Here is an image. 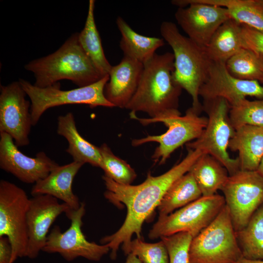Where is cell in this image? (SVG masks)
I'll list each match as a JSON object with an SVG mask.
<instances>
[{"label": "cell", "mask_w": 263, "mask_h": 263, "mask_svg": "<svg viewBox=\"0 0 263 263\" xmlns=\"http://www.w3.org/2000/svg\"><path fill=\"white\" fill-rule=\"evenodd\" d=\"M203 153L199 150L188 149L187 155L179 163L160 175L153 176L149 173L146 179L138 185L120 184L105 175L102 176L106 188L104 193L105 198L117 207L125 206L127 210L126 219L120 228L101 240V244H107L111 250L112 259L116 258L121 244L122 249L129 245L134 234L141 238L144 221L158 207L171 185L189 171Z\"/></svg>", "instance_id": "cell-1"}, {"label": "cell", "mask_w": 263, "mask_h": 263, "mask_svg": "<svg viewBox=\"0 0 263 263\" xmlns=\"http://www.w3.org/2000/svg\"><path fill=\"white\" fill-rule=\"evenodd\" d=\"M173 53L156 54L144 64L137 90L126 107L132 113L143 112L154 118L178 109L182 88L175 81Z\"/></svg>", "instance_id": "cell-2"}, {"label": "cell", "mask_w": 263, "mask_h": 263, "mask_svg": "<svg viewBox=\"0 0 263 263\" xmlns=\"http://www.w3.org/2000/svg\"><path fill=\"white\" fill-rule=\"evenodd\" d=\"M78 35L73 34L56 52L25 65V69L34 75L35 86L45 88L67 79L82 87L103 77L82 49Z\"/></svg>", "instance_id": "cell-3"}, {"label": "cell", "mask_w": 263, "mask_h": 263, "mask_svg": "<svg viewBox=\"0 0 263 263\" xmlns=\"http://www.w3.org/2000/svg\"><path fill=\"white\" fill-rule=\"evenodd\" d=\"M160 33L173 50L174 78L191 96L192 108L199 113L202 108L199 99V90L207 77L211 61L205 48L182 35L173 22L163 21L160 26Z\"/></svg>", "instance_id": "cell-4"}, {"label": "cell", "mask_w": 263, "mask_h": 263, "mask_svg": "<svg viewBox=\"0 0 263 263\" xmlns=\"http://www.w3.org/2000/svg\"><path fill=\"white\" fill-rule=\"evenodd\" d=\"M132 119L138 120L144 126L161 122L168 128L164 133L158 135L134 139L132 141L133 146L155 142L159 144L151 157L160 165L165 163L170 154L177 148L192 140L198 138L207 126V117L200 116L199 113L192 107L188 109L184 115H181L178 109L169 110L154 118H139L135 113L131 112Z\"/></svg>", "instance_id": "cell-5"}, {"label": "cell", "mask_w": 263, "mask_h": 263, "mask_svg": "<svg viewBox=\"0 0 263 263\" xmlns=\"http://www.w3.org/2000/svg\"><path fill=\"white\" fill-rule=\"evenodd\" d=\"M188 257L189 263H236L243 258L226 205L215 219L193 238Z\"/></svg>", "instance_id": "cell-6"}, {"label": "cell", "mask_w": 263, "mask_h": 263, "mask_svg": "<svg viewBox=\"0 0 263 263\" xmlns=\"http://www.w3.org/2000/svg\"><path fill=\"white\" fill-rule=\"evenodd\" d=\"M230 106L221 98L204 100L203 109L207 114V123L201 136L186 144L188 149L199 150L218 160L229 175L240 170L238 158H232L227 151L235 129L229 118Z\"/></svg>", "instance_id": "cell-7"}, {"label": "cell", "mask_w": 263, "mask_h": 263, "mask_svg": "<svg viewBox=\"0 0 263 263\" xmlns=\"http://www.w3.org/2000/svg\"><path fill=\"white\" fill-rule=\"evenodd\" d=\"M109 78V75H107L92 84L68 91L61 90L58 82L47 87L39 88L23 79L19 81L31 100L30 112L33 126H35L47 110L56 106L86 104L91 108L114 107L106 98L104 93Z\"/></svg>", "instance_id": "cell-8"}, {"label": "cell", "mask_w": 263, "mask_h": 263, "mask_svg": "<svg viewBox=\"0 0 263 263\" xmlns=\"http://www.w3.org/2000/svg\"><path fill=\"white\" fill-rule=\"evenodd\" d=\"M225 206L224 196H202L174 213L159 216L150 230L149 237L156 239L182 232L193 237L207 227Z\"/></svg>", "instance_id": "cell-9"}, {"label": "cell", "mask_w": 263, "mask_h": 263, "mask_svg": "<svg viewBox=\"0 0 263 263\" xmlns=\"http://www.w3.org/2000/svg\"><path fill=\"white\" fill-rule=\"evenodd\" d=\"M30 198L16 185L0 181V237L6 236L12 245V262L26 257L28 235L27 212Z\"/></svg>", "instance_id": "cell-10"}, {"label": "cell", "mask_w": 263, "mask_h": 263, "mask_svg": "<svg viewBox=\"0 0 263 263\" xmlns=\"http://www.w3.org/2000/svg\"><path fill=\"white\" fill-rule=\"evenodd\" d=\"M221 190L234 229L241 230L263 204V176L257 171L240 170L229 176Z\"/></svg>", "instance_id": "cell-11"}, {"label": "cell", "mask_w": 263, "mask_h": 263, "mask_svg": "<svg viewBox=\"0 0 263 263\" xmlns=\"http://www.w3.org/2000/svg\"><path fill=\"white\" fill-rule=\"evenodd\" d=\"M85 213V206L81 203L77 210H71L66 214L71 220V225L62 232L58 226H55L47 236L42 251L48 253H58L67 261L78 257L92 261H99L108 253L110 249L107 244H98L88 241L83 233L82 217Z\"/></svg>", "instance_id": "cell-12"}, {"label": "cell", "mask_w": 263, "mask_h": 263, "mask_svg": "<svg viewBox=\"0 0 263 263\" xmlns=\"http://www.w3.org/2000/svg\"><path fill=\"white\" fill-rule=\"evenodd\" d=\"M171 3L179 7L175 13L178 24L188 37L203 48L208 44L219 27L231 19L225 7L195 0H175Z\"/></svg>", "instance_id": "cell-13"}, {"label": "cell", "mask_w": 263, "mask_h": 263, "mask_svg": "<svg viewBox=\"0 0 263 263\" xmlns=\"http://www.w3.org/2000/svg\"><path fill=\"white\" fill-rule=\"evenodd\" d=\"M26 95L19 81L0 85V132L10 135L18 147L29 144L33 126L31 104Z\"/></svg>", "instance_id": "cell-14"}, {"label": "cell", "mask_w": 263, "mask_h": 263, "mask_svg": "<svg viewBox=\"0 0 263 263\" xmlns=\"http://www.w3.org/2000/svg\"><path fill=\"white\" fill-rule=\"evenodd\" d=\"M199 94L204 100L224 99L232 106L247 96L263 98V86L257 80H243L233 76L225 63L211 62Z\"/></svg>", "instance_id": "cell-15"}, {"label": "cell", "mask_w": 263, "mask_h": 263, "mask_svg": "<svg viewBox=\"0 0 263 263\" xmlns=\"http://www.w3.org/2000/svg\"><path fill=\"white\" fill-rule=\"evenodd\" d=\"M58 165L43 151L39 152L35 157L25 155L10 135L0 132V168L22 182L35 184Z\"/></svg>", "instance_id": "cell-16"}, {"label": "cell", "mask_w": 263, "mask_h": 263, "mask_svg": "<svg viewBox=\"0 0 263 263\" xmlns=\"http://www.w3.org/2000/svg\"><path fill=\"white\" fill-rule=\"evenodd\" d=\"M65 203L49 195H38L30 198L27 212L28 243L26 257L36 258L44 247L49 230L57 217L71 210Z\"/></svg>", "instance_id": "cell-17"}, {"label": "cell", "mask_w": 263, "mask_h": 263, "mask_svg": "<svg viewBox=\"0 0 263 263\" xmlns=\"http://www.w3.org/2000/svg\"><path fill=\"white\" fill-rule=\"evenodd\" d=\"M143 69V64L124 56L112 66L104 93L114 107L126 108L137 90Z\"/></svg>", "instance_id": "cell-18"}, {"label": "cell", "mask_w": 263, "mask_h": 263, "mask_svg": "<svg viewBox=\"0 0 263 263\" xmlns=\"http://www.w3.org/2000/svg\"><path fill=\"white\" fill-rule=\"evenodd\" d=\"M84 164L73 161L54 168L44 179L36 183L31 190L34 196L49 195L66 204L71 210H77L80 206L78 197L74 194L72 184L75 177Z\"/></svg>", "instance_id": "cell-19"}, {"label": "cell", "mask_w": 263, "mask_h": 263, "mask_svg": "<svg viewBox=\"0 0 263 263\" xmlns=\"http://www.w3.org/2000/svg\"><path fill=\"white\" fill-rule=\"evenodd\" d=\"M228 149L238 152L240 170L256 171L263 156V128L245 125L236 129Z\"/></svg>", "instance_id": "cell-20"}, {"label": "cell", "mask_w": 263, "mask_h": 263, "mask_svg": "<svg viewBox=\"0 0 263 263\" xmlns=\"http://www.w3.org/2000/svg\"><path fill=\"white\" fill-rule=\"evenodd\" d=\"M57 133L67 140L66 151L74 161L89 163L101 168L102 157L99 148L83 138L78 132L73 114L70 112L57 118Z\"/></svg>", "instance_id": "cell-21"}, {"label": "cell", "mask_w": 263, "mask_h": 263, "mask_svg": "<svg viewBox=\"0 0 263 263\" xmlns=\"http://www.w3.org/2000/svg\"><path fill=\"white\" fill-rule=\"evenodd\" d=\"M116 23L121 34L119 46L124 56L145 64L153 57L156 50L165 44L163 38L137 33L121 17L117 18Z\"/></svg>", "instance_id": "cell-22"}, {"label": "cell", "mask_w": 263, "mask_h": 263, "mask_svg": "<svg viewBox=\"0 0 263 263\" xmlns=\"http://www.w3.org/2000/svg\"><path fill=\"white\" fill-rule=\"evenodd\" d=\"M242 24L230 19L223 23L205 47L209 59L225 63L242 48Z\"/></svg>", "instance_id": "cell-23"}, {"label": "cell", "mask_w": 263, "mask_h": 263, "mask_svg": "<svg viewBox=\"0 0 263 263\" xmlns=\"http://www.w3.org/2000/svg\"><path fill=\"white\" fill-rule=\"evenodd\" d=\"M193 175L202 196H210L221 190L229 174L225 168L211 155L203 153L189 170Z\"/></svg>", "instance_id": "cell-24"}, {"label": "cell", "mask_w": 263, "mask_h": 263, "mask_svg": "<svg viewBox=\"0 0 263 263\" xmlns=\"http://www.w3.org/2000/svg\"><path fill=\"white\" fill-rule=\"evenodd\" d=\"M90 0L88 14L78 40L82 49L102 77L109 75L113 66L106 58L94 17V2Z\"/></svg>", "instance_id": "cell-25"}, {"label": "cell", "mask_w": 263, "mask_h": 263, "mask_svg": "<svg viewBox=\"0 0 263 263\" xmlns=\"http://www.w3.org/2000/svg\"><path fill=\"white\" fill-rule=\"evenodd\" d=\"M202 196L192 174L188 171L177 179L164 195L157 207L159 216L169 215Z\"/></svg>", "instance_id": "cell-26"}, {"label": "cell", "mask_w": 263, "mask_h": 263, "mask_svg": "<svg viewBox=\"0 0 263 263\" xmlns=\"http://www.w3.org/2000/svg\"><path fill=\"white\" fill-rule=\"evenodd\" d=\"M228 10L230 17L240 24L263 32V0H196Z\"/></svg>", "instance_id": "cell-27"}, {"label": "cell", "mask_w": 263, "mask_h": 263, "mask_svg": "<svg viewBox=\"0 0 263 263\" xmlns=\"http://www.w3.org/2000/svg\"><path fill=\"white\" fill-rule=\"evenodd\" d=\"M236 235L244 258L263 260V204Z\"/></svg>", "instance_id": "cell-28"}, {"label": "cell", "mask_w": 263, "mask_h": 263, "mask_svg": "<svg viewBox=\"0 0 263 263\" xmlns=\"http://www.w3.org/2000/svg\"><path fill=\"white\" fill-rule=\"evenodd\" d=\"M229 73L243 80L261 81L263 78V56L242 48L225 62Z\"/></svg>", "instance_id": "cell-29"}, {"label": "cell", "mask_w": 263, "mask_h": 263, "mask_svg": "<svg viewBox=\"0 0 263 263\" xmlns=\"http://www.w3.org/2000/svg\"><path fill=\"white\" fill-rule=\"evenodd\" d=\"M229 118L235 130L245 125L263 128V99L250 101L245 98L230 106Z\"/></svg>", "instance_id": "cell-30"}, {"label": "cell", "mask_w": 263, "mask_h": 263, "mask_svg": "<svg viewBox=\"0 0 263 263\" xmlns=\"http://www.w3.org/2000/svg\"><path fill=\"white\" fill-rule=\"evenodd\" d=\"M99 148L102 161L101 169L104 175L119 184L131 185L136 177L135 170L126 161L115 155L106 144Z\"/></svg>", "instance_id": "cell-31"}, {"label": "cell", "mask_w": 263, "mask_h": 263, "mask_svg": "<svg viewBox=\"0 0 263 263\" xmlns=\"http://www.w3.org/2000/svg\"><path fill=\"white\" fill-rule=\"evenodd\" d=\"M122 250L126 255L132 253L136 256L142 263H169L168 252L162 240L148 243L137 238Z\"/></svg>", "instance_id": "cell-32"}, {"label": "cell", "mask_w": 263, "mask_h": 263, "mask_svg": "<svg viewBox=\"0 0 263 263\" xmlns=\"http://www.w3.org/2000/svg\"><path fill=\"white\" fill-rule=\"evenodd\" d=\"M193 238L187 232L161 238L167 247L169 263H189V247Z\"/></svg>", "instance_id": "cell-33"}, {"label": "cell", "mask_w": 263, "mask_h": 263, "mask_svg": "<svg viewBox=\"0 0 263 263\" xmlns=\"http://www.w3.org/2000/svg\"><path fill=\"white\" fill-rule=\"evenodd\" d=\"M242 48L263 56V32L242 25Z\"/></svg>", "instance_id": "cell-34"}, {"label": "cell", "mask_w": 263, "mask_h": 263, "mask_svg": "<svg viewBox=\"0 0 263 263\" xmlns=\"http://www.w3.org/2000/svg\"><path fill=\"white\" fill-rule=\"evenodd\" d=\"M13 249L8 237H0V263H12Z\"/></svg>", "instance_id": "cell-35"}, {"label": "cell", "mask_w": 263, "mask_h": 263, "mask_svg": "<svg viewBox=\"0 0 263 263\" xmlns=\"http://www.w3.org/2000/svg\"><path fill=\"white\" fill-rule=\"evenodd\" d=\"M125 263H142L138 258L133 254L130 253L128 255Z\"/></svg>", "instance_id": "cell-36"}, {"label": "cell", "mask_w": 263, "mask_h": 263, "mask_svg": "<svg viewBox=\"0 0 263 263\" xmlns=\"http://www.w3.org/2000/svg\"><path fill=\"white\" fill-rule=\"evenodd\" d=\"M236 263H263V260H251L243 258Z\"/></svg>", "instance_id": "cell-37"}, {"label": "cell", "mask_w": 263, "mask_h": 263, "mask_svg": "<svg viewBox=\"0 0 263 263\" xmlns=\"http://www.w3.org/2000/svg\"><path fill=\"white\" fill-rule=\"evenodd\" d=\"M261 175L263 176V156L262 158L260 165L256 170Z\"/></svg>", "instance_id": "cell-38"}, {"label": "cell", "mask_w": 263, "mask_h": 263, "mask_svg": "<svg viewBox=\"0 0 263 263\" xmlns=\"http://www.w3.org/2000/svg\"><path fill=\"white\" fill-rule=\"evenodd\" d=\"M261 82L263 83V78Z\"/></svg>", "instance_id": "cell-39"}]
</instances>
